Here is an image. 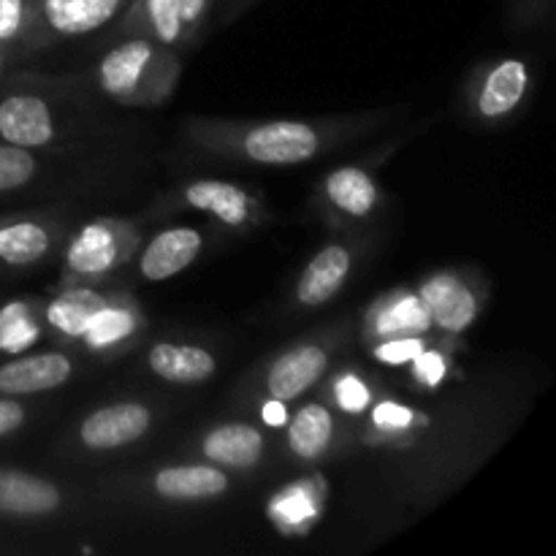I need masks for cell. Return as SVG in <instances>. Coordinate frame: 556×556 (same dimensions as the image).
Here are the masks:
<instances>
[{"label": "cell", "instance_id": "cell-1", "mask_svg": "<svg viewBox=\"0 0 556 556\" xmlns=\"http://www.w3.org/2000/svg\"><path fill=\"white\" fill-rule=\"evenodd\" d=\"M134 0H33L27 11L30 33L49 38H74L101 30ZM25 25V27H27Z\"/></svg>", "mask_w": 556, "mask_h": 556}, {"label": "cell", "instance_id": "cell-2", "mask_svg": "<svg viewBox=\"0 0 556 556\" xmlns=\"http://www.w3.org/2000/svg\"><path fill=\"white\" fill-rule=\"evenodd\" d=\"M155 58L152 38H130L103 58L101 68H98V81L109 96L136 101L150 81Z\"/></svg>", "mask_w": 556, "mask_h": 556}, {"label": "cell", "instance_id": "cell-3", "mask_svg": "<svg viewBox=\"0 0 556 556\" xmlns=\"http://www.w3.org/2000/svg\"><path fill=\"white\" fill-rule=\"evenodd\" d=\"M244 152L269 166H291L318 152V134L304 123H266L244 136Z\"/></svg>", "mask_w": 556, "mask_h": 556}, {"label": "cell", "instance_id": "cell-4", "mask_svg": "<svg viewBox=\"0 0 556 556\" xmlns=\"http://www.w3.org/2000/svg\"><path fill=\"white\" fill-rule=\"evenodd\" d=\"M150 429V410L136 402L96 410L81 424V443L92 451H112L136 443Z\"/></svg>", "mask_w": 556, "mask_h": 556}, {"label": "cell", "instance_id": "cell-5", "mask_svg": "<svg viewBox=\"0 0 556 556\" xmlns=\"http://www.w3.org/2000/svg\"><path fill=\"white\" fill-rule=\"evenodd\" d=\"M0 136L9 144L43 147L54 139L52 112L38 96H9L0 101Z\"/></svg>", "mask_w": 556, "mask_h": 556}, {"label": "cell", "instance_id": "cell-6", "mask_svg": "<svg viewBox=\"0 0 556 556\" xmlns=\"http://www.w3.org/2000/svg\"><path fill=\"white\" fill-rule=\"evenodd\" d=\"M71 358L63 353H38L16 358L0 367V394H41L63 386L71 378Z\"/></svg>", "mask_w": 556, "mask_h": 556}, {"label": "cell", "instance_id": "cell-7", "mask_svg": "<svg viewBox=\"0 0 556 556\" xmlns=\"http://www.w3.org/2000/svg\"><path fill=\"white\" fill-rule=\"evenodd\" d=\"M421 302L427 307L429 320L440 326L445 331H459L470 329L472 320L478 315L476 296H472L470 288L454 275H438L424 286Z\"/></svg>", "mask_w": 556, "mask_h": 556}, {"label": "cell", "instance_id": "cell-8", "mask_svg": "<svg viewBox=\"0 0 556 556\" xmlns=\"http://www.w3.org/2000/svg\"><path fill=\"white\" fill-rule=\"evenodd\" d=\"M201 244H204V239L193 228H168V231L157 233L147 244L144 255L139 261L141 275L152 282L179 275V271L193 264L195 255L201 253Z\"/></svg>", "mask_w": 556, "mask_h": 556}, {"label": "cell", "instance_id": "cell-9", "mask_svg": "<svg viewBox=\"0 0 556 556\" xmlns=\"http://www.w3.org/2000/svg\"><path fill=\"white\" fill-rule=\"evenodd\" d=\"M326 367H329V356H326L324 348H296V351L286 353L280 362H275V367L269 369V380H266L269 394L280 402L296 400V396L304 394L309 386L318 383V378L326 372Z\"/></svg>", "mask_w": 556, "mask_h": 556}, {"label": "cell", "instance_id": "cell-10", "mask_svg": "<svg viewBox=\"0 0 556 556\" xmlns=\"http://www.w3.org/2000/svg\"><path fill=\"white\" fill-rule=\"evenodd\" d=\"M60 508V492L43 478L0 470V514L47 516Z\"/></svg>", "mask_w": 556, "mask_h": 556}, {"label": "cell", "instance_id": "cell-11", "mask_svg": "<svg viewBox=\"0 0 556 556\" xmlns=\"http://www.w3.org/2000/svg\"><path fill=\"white\" fill-rule=\"evenodd\" d=\"M348 271H351V253L342 244H329L320 250L304 269L302 280L296 286L299 302L307 307H318L326 304L345 282Z\"/></svg>", "mask_w": 556, "mask_h": 556}, {"label": "cell", "instance_id": "cell-12", "mask_svg": "<svg viewBox=\"0 0 556 556\" xmlns=\"http://www.w3.org/2000/svg\"><path fill=\"white\" fill-rule=\"evenodd\" d=\"M204 454L215 465L248 470V467L258 465L261 454H264V438L258 429L248 427V424H223L206 434Z\"/></svg>", "mask_w": 556, "mask_h": 556}, {"label": "cell", "instance_id": "cell-13", "mask_svg": "<svg viewBox=\"0 0 556 556\" xmlns=\"http://www.w3.org/2000/svg\"><path fill=\"white\" fill-rule=\"evenodd\" d=\"M150 367L157 378L168 380V383L193 386L204 383L215 375V356L201 348L193 345H172V342H161L150 351Z\"/></svg>", "mask_w": 556, "mask_h": 556}, {"label": "cell", "instance_id": "cell-14", "mask_svg": "<svg viewBox=\"0 0 556 556\" xmlns=\"http://www.w3.org/2000/svg\"><path fill=\"white\" fill-rule=\"evenodd\" d=\"M228 489V478L223 470L204 465L190 467H166L155 476V492L177 503H193V500L220 497Z\"/></svg>", "mask_w": 556, "mask_h": 556}, {"label": "cell", "instance_id": "cell-15", "mask_svg": "<svg viewBox=\"0 0 556 556\" xmlns=\"http://www.w3.org/2000/svg\"><path fill=\"white\" fill-rule=\"evenodd\" d=\"M185 199L190 206L201 212H210L217 220L228 226H242L250 215V201L237 185L217 182V179H201L185 190Z\"/></svg>", "mask_w": 556, "mask_h": 556}, {"label": "cell", "instance_id": "cell-16", "mask_svg": "<svg viewBox=\"0 0 556 556\" xmlns=\"http://www.w3.org/2000/svg\"><path fill=\"white\" fill-rule=\"evenodd\" d=\"M525 90L527 65L521 60H505L483 81L481 101H478L481 114L483 117H503V114L514 112L521 98H525Z\"/></svg>", "mask_w": 556, "mask_h": 556}, {"label": "cell", "instance_id": "cell-17", "mask_svg": "<svg viewBox=\"0 0 556 556\" xmlns=\"http://www.w3.org/2000/svg\"><path fill=\"white\" fill-rule=\"evenodd\" d=\"M128 25L139 27L147 38H155L163 47H172L185 30L179 0H134L128 5Z\"/></svg>", "mask_w": 556, "mask_h": 556}, {"label": "cell", "instance_id": "cell-18", "mask_svg": "<svg viewBox=\"0 0 556 556\" xmlns=\"http://www.w3.org/2000/svg\"><path fill=\"white\" fill-rule=\"evenodd\" d=\"M117 261V239L106 226H87L68 250V266L79 275H101Z\"/></svg>", "mask_w": 556, "mask_h": 556}, {"label": "cell", "instance_id": "cell-19", "mask_svg": "<svg viewBox=\"0 0 556 556\" xmlns=\"http://www.w3.org/2000/svg\"><path fill=\"white\" fill-rule=\"evenodd\" d=\"M331 434H334V421H331V413L324 405L302 407L291 427H288L293 454L302 456V459H318L329 448Z\"/></svg>", "mask_w": 556, "mask_h": 556}, {"label": "cell", "instance_id": "cell-20", "mask_svg": "<svg viewBox=\"0 0 556 556\" xmlns=\"http://www.w3.org/2000/svg\"><path fill=\"white\" fill-rule=\"evenodd\" d=\"M326 193H329V199L334 201L340 210H345L348 215L356 217L369 215L375 201H378V188H375V182L369 179V174L353 166L329 174V179H326Z\"/></svg>", "mask_w": 556, "mask_h": 556}, {"label": "cell", "instance_id": "cell-21", "mask_svg": "<svg viewBox=\"0 0 556 556\" xmlns=\"http://www.w3.org/2000/svg\"><path fill=\"white\" fill-rule=\"evenodd\" d=\"M49 250L47 228L38 223H14L0 228V261L9 266H27L43 258Z\"/></svg>", "mask_w": 556, "mask_h": 556}, {"label": "cell", "instance_id": "cell-22", "mask_svg": "<svg viewBox=\"0 0 556 556\" xmlns=\"http://www.w3.org/2000/svg\"><path fill=\"white\" fill-rule=\"evenodd\" d=\"M106 307L103 299L92 291H71L60 296L58 302L49 307V324L58 326L63 334H85L90 320L96 318L101 309Z\"/></svg>", "mask_w": 556, "mask_h": 556}, {"label": "cell", "instance_id": "cell-23", "mask_svg": "<svg viewBox=\"0 0 556 556\" xmlns=\"http://www.w3.org/2000/svg\"><path fill=\"white\" fill-rule=\"evenodd\" d=\"M429 324L432 320H429L427 307L418 299H402L380 315V331L386 334H418L429 329Z\"/></svg>", "mask_w": 556, "mask_h": 556}, {"label": "cell", "instance_id": "cell-24", "mask_svg": "<svg viewBox=\"0 0 556 556\" xmlns=\"http://www.w3.org/2000/svg\"><path fill=\"white\" fill-rule=\"evenodd\" d=\"M36 157L25 150V147L16 144H0V193L5 190H16L22 185L30 182L36 177Z\"/></svg>", "mask_w": 556, "mask_h": 556}, {"label": "cell", "instance_id": "cell-25", "mask_svg": "<svg viewBox=\"0 0 556 556\" xmlns=\"http://www.w3.org/2000/svg\"><path fill=\"white\" fill-rule=\"evenodd\" d=\"M130 331H134V315L123 313V309L103 307L101 313L90 320L85 337L92 348H103L123 340V337H128Z\"/></svg>", "mask_w": 556, "mask_h": 556}, {"label": "cell", "instance_id": "cell-26", "mask_svg": "<svg viewBox=\"0 0 556 556\" xmlns=\"http://www.w3.org/2000/svg\"><path fill=\"white\" fill-rule=\"evenodd\" d=\"M27 0H0V43L14 41L22 36L27 25Z\"/></svg>", "mask_w": 556, "mask_h": 556}, {"label": "cell", "instance_id": "cell-27", "mask_svg": "<svg viewBox=\"0 0 556 556\" xmlns=\"http://www.w3.org/2000/svg\"><path fill=\"white\" fill-rule=\"evenodd\" d=\"M337 402L345 413H362L369 405V391L353 375H345L342 380H337Z\"/></svg>", "mask_w": 556, "mask_h": 556}, {"label": "cell", "instance_id": "cell-28", "mask_svg": "<svg viewBox=\"0 0 556 556\" xmlns=\"http://www.w3.org/2000/svg\"><path fill=\"white\" fill-rule=\"evenodd\" d=\"M372 418L378 429H386V432H402V429L410 427L413 413L407 410V407L396 405V402H383V405L375 407Z\"/></svg>", "mask_w": 556, "mask_h": 556}, {"label": "cell", "instance_id": "cell-29", "mask_svg": "<svg viewBox=\"0 0 556 556\" xmlns=\"http://www.w3.org/2000/svg\"><path fill=\"white\" fill-rule=\"evenodd\" d=\"M421 351V342L413 340V337H405V340H391L383 348H378V358L383 364H391V367H400V364L413 362Z\"/></svg>", "mask_w": 556, "mask_h": 556}, {"label": "cell", "instance_id": "cell-30", "mask_svg": "<svg viewBox=\"0 0 556 556\" xmlns=\"http://www.w3.org/2000/svg\"><path fill=\"white\" fill-rule=\"evenodd\" d=\"M413 364H416V375L421 383L438 386L440 380L445 378V358L440 356V353L421 351L416 358H413Z\"/></svg>", "mask_w": 556, "mask_h": 556}, {"label": "cell", "instance_id": "cell-31", "mask_svg": "<svg viewBox=\"0 0 556 556\" xmlns=\"http://www.w3.org/2000/svg\"><path fill=\"white\" fill-rule=\"evenodd\" d=\"M25 424V410L20 402L14 400H0V438L16 432Z\"/></svg>", "mask_w": 556, "mask_h": 556}, {"label": "cell", "instance_id": "cell-32", "mask_svg": "<svg viewBox=\"0 0 556 556\" xmlns=\"http://www.w3.org/2000/svg\"><path fill=\"white\" fill-rule=\"evenodd\" d=\"M212 0H179V16H182V25L185 27H193L199 25L201 16L206 14V5Z\"/></svg>", "mask_w": 556, "mask_h": 556}, {"label": "cell", "instance_id": "cell-33", "mask_svg": "<svg viewBox=\"0 0 556 556\" xmlns=\"http://www.w3.org/2000/svg\"><path fill=\"white\" fill-rule=\"evenodd\" d=\"M261 416H264V421L269 424V427H282V424L288 421L286 405H282L280 400H275V396H271V400L266 402L264 410H261Z\"/></svg>", "mask_w": 556, "mask_h": 556}]
</instances>
